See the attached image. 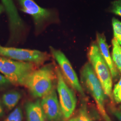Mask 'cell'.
<instances>
[{"instance_id":"277c9868","label":"cell","mask_w":121,"mask_h":121,"mask_svg":"<svg viewBox=\"0 0 121 121\" xmlns=\"http://www.w3.org/2000/svg\"><path fill=\"white\" fill-rule=\"evenodd\" d=\"M35 64L13 60L6 58L0 72L11 83L17 85H24L28 76L35 69Z\"/></svg>"},{"instance_id":"3957f363","label":"cell","mask_w":121,"mask_h":121,"mask_svg":"<svg viewBox=\"0 0 121 121\" xmlns=\"http://www.w3.org/2000/svg\"><path fill=\"white\" fill-rule=\"evenodd\" d=\"M91 65L99 79L106 95L112 96V80L110 69L99 51L98 45L93 43L88 53Z\"/></svg>"},{"instance_id":"7a4b0ae2","label":"cell","mask_w":121,"mask_h":121,"mask_svg":"<svg viewBox=\"0 0 121 121\" xmlns=\"http://www.w3.org/2000/svg\"><path fill=\"white\" fill-rule=\"evenodd\" d=\"M20 9L33 18L36 33H39L47 26L59 21L56 11L39 6L34 0H18Z\"/></svg>"},{"instance_id":"e0dca14e","label":"cell","mask_w":121,"mask_h":121,"mask_svg":"<svg viewBox=\"0 0 121 121\" xmlns=\"http://www.w3.org/2000/svg\"><path fill=\"white\" fill-rule=\"evenodd\" d=\"M76 121H93L86 112V108L82 106L80 109L77 117H76Z\"/></svg>"},{"instance_id":"d4e9b609","label":"cell","mask_w":121,"mask_h":121,"mask_svg":"<svg viewBox=\"0 0 121 121\" xmlns=\"http://www.w3.org/2000/svg\"><path fill=\"white\" fill-rule=\"evenodd\" d=\"M4 112L2 104L1 103V102H0V118L2 117V116L4 115Z\"/></svg>"},{"instance_id":"9a60e30c","label":"cell","mask_w":121,"mask_h":121,"mask_svg":"<svg viewBox=\"0 0 121 121\" xmlns=\"http://www.w3.org/2000/svg\"><path fill=\"white\" fill-rule=\"evenodd\" d=\"M112 25L114 39L121 46V22L116 18H112Z\"/></svg>"},{"instance_id":"8fae6325","label":"cell","mask_w":121,"mask_h":121,"mask_svg":"<svg viewBox=\"0 0 121 121\" xmlns=\"http://www.w3.org/2000/svg\"><path fill=\"white\" fill-rule=\"evenodd\" d=\"M96 39L99 51L108 66L112 77L113 78H116L118 74L117 71L112 61V58L110 56L109 48L106 42L105 37L103 34L97 33Z\"/></svg>"},{"instance_id":"4316f807","label":"cell","mask_w":121,"mask_h":121,"mask_svg":"<svg viewBox=\"0 0 121 121\" xmlns=\"http://www.w3.org/2000/svg\"><path fill=\"white\" fill-rule=\"evenodd\" d=\"M68 121H76V117H75V118H71V119H70V120Z\"/></svg>"},{"instance_id":"6da1fadb","label":"cell","mask_w":121,"mask_h":121,"mask_svg":"<svg viewBox=\"0 0 121 121\" xmlns=\"http://www.w3.org/2000/svg\"><path fill=\"white\" fill-rule=\"evenodd\" d=\"M56 79V71L51 65H47L34 70L26 78L24 86L34 97H43L54 88Z\"/></svg>"},{"instance_id":"2e32d148","label":"cell","mask_w":121,"mask_h":121,"mask_svg":"<svg viewBox=\"0 0 121 121\" xmlns=\"http://www.w3.org/2000/svg\"><path fill=\"white\" fill-rule=\"evenodd\" d=\"M22 109L20 107H18L9 114L4 121H22Z\"/></svg>"},{"instance_id":"9c48e42d","label":"cell","mask_w":121,"mask_h":121,"mask_svg":"<svg viewBox=\"0 0 121 121\" xmlns=\"http://www.w3.org/2000/svg\"><path fill=\"white\" fill-rule=\"evenodd\" d=\"M52 56L56 60L66 81L81 95L84 96L82 86L79 81L77 75L71 64L69 60L64 53L60 50L50 47Z\"/></svg>"},{"instance_id":"484cf974","label":"cell","mask_w":121,"mask_h":121,"mask_svg":"<svg viewBox=\"0 0 121 121\" xmlns=\"http://www.w3.org/2000/svg\"><path fill=\"white\" fill-rule=\"evenodd\" d=\"M4 10V8L3 6V5L1 4H0V14Z\"/></svg>"},{"instance_id":"4fadbf2b","label":"cell","mask_w":121,"mask_h":121,"mask_svg":"<svg viewBox=\"0 0 121 121\" xmlns=\"http://www.w3.org/2000/svg\"><path fill=\"white\" fill-rule=\"evenodd\" d=\"M21 97L22 95L20 92L10 91L2 95V101L5 107L9 110H11L16 106Z\"/></svg>"},{"instance_id":"52a82bcc","label":"cell","mask_w":121,"mask_h":121,"mask_svg":"<svg viewBox=\"0 0 121 121\" xmlns=\"http://www.w3.org/2000/svg\"><path fill=\"white\" fill-rule=\"evenodd\" d=\"M81 78L84 85L95 100L100 113L105 111V94L91 64L87 63L83 66L81 71Z\"/></svg>"},{"instance_id":"83f0119b","label":"cell","mask_w":121,"mask_h":121,"mask_svg":"<svg viewBox=\"0 0 121 121\" xmlns=\"http://www.w3.org/2000/svg\"><path fill=\"white\" fill-rule=\"evenodd\" d=\"M120 109H121V105H120Z\"/></svg>"},{"instance_id":"cb8c5ba5","label":"cell","mask_w":121,"mask_h":121,"mask_svg":"<svg viewBox=\"0 0 121 121\" xmlns=\"http://www.w3.org/2000/svg\"><path fill=\"white\" fill-rule=\"evenodd\" d=\"M6 59V57H4L3 56H0V69L2 67L3 65H4Z\"/></svg>"},{"instance_id":"ba28073f","label":"cell","mask_w":121,"mask_h":121,"mask_svg":"<svg viewBox=\"0 0 121 121\" xmlns=\"http://www.w3.org/2000/svg\"><path fill=\"white\" fill-rule=\"evenodd\" d=\"M57 79V90L62 114L65 119L71 117L75 108L77 99L73 91L65 81L59 68L55 69Z\"/></svg>"},{"instance_id":"8992f818","label":"cell","mask_w":121,"mask_h":121,"mask_svg":"<svg viewBox=\"0 0 121 121\" xmlns=\"http://www.w3.org/2000/svg\"><path fill=\"white\" fill-rule=\"evenodd\" d=\"M9 20V43H17L26 34V26L19 15L13 0H1Z\"/></svg>"},{"instance_id":"7402d4cb","label":"cell","mask_w":121,"mask_h":121,"mask_svg":"<svg viewBox=\"0 0 121 121\" xmlns=\"http://www.w3.org/2000/svg\"><path fill=\"white\" fill-rule=\"evenodd\" d=\"M121 87V78H120L119 81H118V82L117 83V84L114 86V88H113V93H114L115 92H116L119 88H120Z\"/></svg>"},{"instance_id":"30bf717a","label":"cell","mask_w":121,"mask_h":121,"mask_svg":"<svg viewBox=\"0 0 121 121\" xmlns=\"http://www.w3.org/2000/svg\"><path fill=\"white\" fill-rule=\"evenodd\" d=\"M40 105L45 117L49 121H58L62 115L56 91L54 88L42 97Z\"/></svg>"},{"instance_id":"603a6c76","label":"cell","mask_w":121,"mask_h":121,"mask_svg":"<svg viewBox=\"0 0 121 121\" xmlns=\"http://www.w3.org/2000/svg\"><path fill=\"white\" fill-rule=\"evenodd\" d=\"M101 114L102 115V117H104V119L105 120V121H112L110 119V117L108 115V114H107L106 111H104V112H102V113H101Z\"/></svg>"},{"instance_id":"ac0fdd59","label":"cell","mask_w":121,"mask_h":121,"mask_svg":"<svg viewBox=\"0 0 121 121\" xmlns=\"http://www.w3.org/2000/svg\"><path fill=\"white\" fill-rule=\"evenodd\" d=\"M111 11L112 13L121 16V0H117L112 2Z\"/></svg>"},{"instance_id":"5bb4252c","label":"cell","mask_w":121,"mask_h":121,"mask_svg":"<svg viewBox=\"0 0 121 121\" xmlns=\"http://www.w3.org/2000/svg\"><path fill=\"white\" fill-rule=\"evenodd\" d=\"M112 59L116 67L121 72V46L115 39H112Z\"/></svg>"},{"instance_id":"ffe728a7","label":"cell","mask_w":121,"mask_h":121,"mask_svg":"<svg viewBox=\"0 0 121 121\" xmlns=\"http://www.w3.org/2000/svg\"><path fill=\"white\" fill-rule=\"evenodd\" d=\"M113 96L117 103H121V87L116 92L113 93Z\"/></svg>"},{"instance_id":"d6986e66","label":"cell","mask_w":121,"mask_h":121,"mask_svg":"<svg viewBox=\"0 0 121 121\" xmlns=\"http://www.w3.org/2000/svg\"><path fill=\"white\" fill-rule=\"evenodd\" d=\"M10 83L9 80L4 75L0 73V89L8 86Z\"/></svg>"},{"instance_id":"7c38bea8","label":"cell","mask_w":121,"mask_h":121,"mask_svg":"<svg viewBox=\"0 0 121 121\" xmlns=\"http://www.w3.org/2000/svg\"><path fill=\"white\" fill-rule=\"evenodd\" d=\"M27 121H45V116L39 100L29 102L25 106Z\"/></svg>"},{"instance_id":"5b68a950","label":"cell","mask_w":121,"mask_h":121,"mask_svg":"<svg viewBox=\"0 0 121 121\" xmlns=\"http://www.w3.org/2000/svg\"><path fill=\"white\" fill-rule=\"evenodd\" d=\"M0 56L35 65L42 64L49 58L46 52L37 50L3 47L0 45Z\"/></svg>"},{"instance_id":"44dd1931","label":"cell","mask_w":121,"mask_h":121,"mask_svg":"<svg viewBox=\"0 0 121 121\" xmlns=\"http://www.w3.org/2000/svg\"><path fill=\"white\" fill-rule=\"evenodd\" d=\"M112 114L117 118L119 121H121V111L116 109H112L111 111Z\"/></svg>"}]
</instances>
